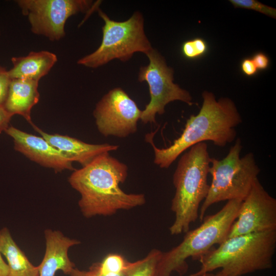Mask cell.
<instances>
[{"label": "cell", "mask_w": 276, "mask_h": 276, "mask_svg": "<svg viewBox=\"0 0 276 276\" xmlns=\"http://www.w3.org/2000/svg\"><path fill=\"white\" fill-rule=\"evenodd\" d=\"M242 149L241 141L238 138L223 159L211 158L209 173L212 181L199 212L201 222L213 204L225 200H243L258 178L260 169L254 154L249 152L240 157Z\"/></svg>", "instance_id": "6"}, {"label": "cell", "mask_w": 276, "mask_h": 276, "mask_svg": "<svg viewBox=\"0 0 276 276\" xmlns=\"http://www.w3.org/2000/svg\"><path fill=\"white\" fill-rule=\"evenodd\" d=\"M34 129L51 146L71 162L85 166L101 154L116 151L119 146L109 144H91L67 135L46 133L36 126Z\"/></svg>", "instance_id": "14"}, {"label": "cell", "mask_w": 276, "mask_h": 276, "mask_svg": "<svg viewBox=\"0 0 276 276\" xmlns=\"http://www.w3.org/2000/svg\"><path fill=\"white\" fill-rule=\"evenodd\" d=\"M130 262L118 254H109L101 262L93 264L89 270L91 273H119L124 272Z\"/></svg>", "instance_id": "19"}, {"label": "cell", "mask_w": 276, "mask_h": 276, "mask_svg": "<svg viewBox=\"0 0 276 276\" xmlns=\"http://www.w3.org/2000/svg\"><path fill=\"white\" fill-rule=\"evenodd\" d=\"M241 69L247 76H252L257 72V69L251 59L245 58L241 63Z\"/></svg>", "instance_id": "25"}, {"label": "cell", "mask_w": 276, "mask_h": 276, "mask_svg": "<svg viewBox=\"0 0 276 276\" xmlns=\"http://www.w3.org/2000/svg\"><path fill=\"white\" fill-rule=\"evenodd\" d=\"M142 111L125 91L117 87L102 98L93 114L102 135L124 138L136 132Z\"/></svg>", "instance_id": "10"}, {"label": "cell", "mask_w": 276, "mask_h": 276, "mask_svg": "<svg viewBox=\"0 0 276 276\" xmlns=\"http://www.w3.org/2000/svg\"><path fill=\"white\" fill-rule=\"evenodd\" d=\"M85 273L87 276H126L125 272L119 273H91L85 271Z\"/></svg>", "instance_id": "27"}, {"label": "cell", "mask_w": 276, "mask_h": 276, "mask_svg": "<svg viewBox=\"0 0 276 276\" xmlns=\"http://www.w3.org/2000/svg\"><path fill=\"white\" fill-rule=\"evenodd\" d=\"M162 251L152 249L142 259L130 263L125 271L126 276H157V267Z\"/></svg>", "instance_id": "18"}, {"label": "cell", "mask_w": 276, "mask_h": 276, "mask_svg": "<svg viewBox=\"0 0 276 276\" xmlns=\"http://www.w3.org/2000/svg\"><path fill=\"white\" fill-rule=\"evenodd\" d=\"M16 3L27 17L31 31L52 41L64 36L65 24L71 16L97 9L93 1L87 0H18Z\"/></svg>", "instance_id": "9"}, {"label": "cell", "mask_w": 276, "mask_h": 276, "mask_svg": "<svg viewBox=\"0 0 276 276\" xmlns=\"http://www.w3.org/2000/svg\"><path fill=\"white\" fill-rule=\"evenodd\" d=\"M211 159L205 142L193 145L180 158L173 176L175 191L171 210L175 219L169 227L171 235L187 233L199 217L200 203L209 189Z\"/></svg>", "instance_id": "4"}, {"label": "cell", "mask_w": 276, "mask_h": 276, "mask_svg": "<svg viewBox=\"0 0 276 276\" xmlns=\"http://www.w3.org/2000/svg\"><path fill=\"white\" fill-rule=\"evenodd\" d=\"M5 132L13 140L14 149L31 160L57 172L74 170L72 162L42 137L29 134L13 126H9Z\"/></svg>", "instance_id": "12"}, {"label": "cell", "mask_w": 276, "mask_h": 276, "mask_svg": "<svg viewBox=\"0 0 276 276\" xmlns=\"http://www.w3.org/2000/svg\"><path fill=\"white\" fill-rule=\"evenodd\" d=\"M251 59L257 70H264L269 66V59L263 53H257L254 55Z\"/></svg>", "instance_id": "23"}, {"label": "cell", "mask_w": 276, "mask_h": 276, "mask_svg": "<svg viewBox=\"0 0 276 276\" xmlns=\"http://www.w3.org/2000/svg\"><path fill=\"white\" fill-rule=\"evenodd\" d=\"M271 231H276V199L257 178L242 201L227 238Z\"/></svg>", "instance_id": "11"}, {"label": "cell", "mask_w": 276, "mask_h": 276, "mask_svg": "<svg viewBox=\"0 0 276 276\" xmlns=\"http://www.w3.org/2000/svg\"><path fill=\"white\" fill-rule=\"evenodd\" d=\"M208 49L206 42L202 38H196L183 43L181 51L183 56L190 59L198 58L204 55Z\"/></svg>", "instance_id": "20"}, {"label": "cell", "mask_w": 276, "mask_h": 276, "mask_svg": "<svg viewBox=\"0 0 276 276\" xmlns=\"http://www.w3.org/2000/svg\"><path fill=\"white\" fill-rule=\"evenodd\" d=\"M202 96L200 111L187 120L180 136L170 146L158 148L151 134L147 136L153 149L154 163L160 168H168L182 153L199 143L210 141L223 147L235 139V128L242 119L233 101L228 98L217 100L212 93L206 91Z\"/></svg>", "instance_id": "2"}, {"label": "cell", "mask_w": 276, "mask_h": 276, "mask_svg": "<svg viewBox=\"0 0 276 276\" xmlns=\"http://www.w3.org/2000/svg\"><path fill=\"white\" fill-rule=\"evenodd\" d=\"M12 67L8 71L11 79L39 81L48 74L57 61L56 55L49 51L31 52L27 56L11 58Z\"/></svg>", "instance_id": "16"}, {"label": "cell", "mask_w": 276, "mask_h": 276, "mask_svg": "<svg viewBox=\"0 0 276 276\" xmlns=\"http://www.w3.org/2000/svg\"><path fill=\"white\" fill-rule=\"evenodd\" d=\"M8 71L0 66V105H3L6 101L11 82Z\"/></svg>", "instance_id": "22"}, {"label": "cell", "mask_w": 276, "mask_h": 276, "mask_svg": "<svg viewBox=\"0 0 276 276\" xmlns=\"http://www.w3.org/2000/svg\"><path fill=\"white\" fill-rule=\"evenodd\" d=\"M0 250L9 267V276H39L35 266L14 241L6 227L0 230Z\"/></svg>", "instance_id": "17"}, {"label": "cell", "mask_w": 276, "mask_h": 276, "mask_svg": "<svg viewBox=\"0 0 276 276\" xmlns=\"http://www.w3.org/2000/svg\"><path fill=\"white\" fill-rule=\"evenodd\" d=\"M12 116L3 105H0V134L9 127V124Z\"/></svg>", "instance_id": "24"}, {"label": "cell", "mask_w": 276, "mask_h": 276, "mask_svg": "<svg viewBox=\"0 0 276 276\" xmlns=\"http://www.w3.org/2000/svg\"><path fill=\"white\" fill-rule=\"evenodd\" d=\"M242 201H227L218 212L204 217L200 226L186 233L178 245L163 252L157 264V276H170L173 272L183 275L188 270V258L198 260L215 245H219L224 241L237 217Z\"/></svg>", "instance_id": "5"}, {"label": "cell", "mask_w": 276, "mask_h": 276, "mask_svg": "<svg viewBox=\"0 0 276 276\" xmlns=\"http://www.w3.org/2000/svg\"><path fill=\"white\" fill-rule=\"evenodd\" d=\"M276 248V231L227 238L198 260L200 268L189 276H200L221 268L225 276H242L271 269Z\"/></svg>", "instance_id": "3"}, {"label": "cell", "mask_w": 276, "mask_h": 276, "mask_svg": "<svg viewBox=\"0 0 276 276\" xmlns=\"http://www.w3.org/2000/svg\"><path fill=\"white\" fill-rule=\"evenodd\" d=\"M97 10L104 21L102 42L95 51L79 59L78 64L96 68L115 59L127 61L136 52L146 54L152 49L145 33L140 12H135L127 20L116 21L100 9Z\"/></svg>", "instance_id": "7"}, {"label": "cell", "mask_w": 276, "mask_h": 276, "mask_svg": "<svg viewBox=\"0 0 276 276\" xmlns=\"http://www.w3.org/2000/svg\"><path fill=\"white\" fill-rule=\"evenodd\" d=\"M200 276H225V275L220 270L216 273H213V272H208Z\"/></svg>", "instance_id": "29"}, {"label": "cell", "mask_w": 276, "mask_h": 276, "mask_svg": "<svg viewBox=\"0 0 276 276\" xmlns=\"http://www.w3.org/2000/svg\"><path fill=\"white\" fill-rule=\"evenodd\" d=\"M229 2L237 8L252 10L272 18L276 17L275 9L265 5L255 0H229Z\"/></svg>", "instance_id": "21"}, {"label": "cell", "mask_w": 276, "mask_h": 276, "mask_svg": "<svg viewBox=\"0 0 276 276\" xmlns=\"http://www.w3.org/2000/svg\"><path fill=\"white\" fill-rule=\"evenodd\" d=\"M146 55L149 63L140 68L138 80L147 82L150 100L142 110L140 120L144 124L155 123L156 115L163 114L170 102L180 101L189 105L193 103L190 94L173 82V70L164 57L153 48Z\"/></svg>", "instance_id": "8"}, {"label": "cell", "mask_w": 276, "mask_h": 276, "mask_svg": "<svg viewBox=\"0 0 276 276\" xmlns=\"http://www.w3.org/2000/svg\"><path fill=\"white\" fill-rule=\"evenodd\" d=\"M70 275V276H87L85 273V270H80L76 267L74 268L73 269Z\"/></svg>", "instance_id": "28"}, {"label": "cell", "mask_w": 276, "mask_h": 276, "mask_svg": "<svg viewBox=\"0 0 276 276\" xmlns=\"http://www.w3.org/2000/svg\"><path fill=\"white\" fill-rule=\"evenodd\" d=\"M128 175L127 165L111 156L100 155L68 178L71 187L80 195L78 205L83 216H111L146 202L143 194L127 193L120 187Z\"/></svg>", "instance_id": "1"}, {"label": "cell", "mask_w": 276, "mask_h": 276, "mask_svg": "<svg viewBox=\"0 0 276 276\" xmlns=\"http://www.w3.org/2000/svg\"><path fill=\"white\" fill-rule=\"evenodd\" d=\"M44 233L45 250L41 263L37 266L39 276H55L58 270L70 275L75 265L69 258L68 251L70 247L81 242L65 236L59 231L46 229Z\"/></svg>", "instance_id": "13"}, {"label": "cell", "mask_w": 276, "mask_h": 276, "mask_svg": "<svg viewBox=\"0 0 276 276\" xmlns=\"http://www.w3.org/2000/svg\"><path fill=\"white\" fill-rule=\"evenodd\" d=\"M2 255L0 250V276H9V267L3 259Z\"/></svg>", "instance_id": "26"}, {"label": "cell", "mask_w": 276, "mask_h": 276, "mask_svg": "<svg viewBox=\"0 0 276 276\" xmlns=\"http://www.w3.org/2000/svg\"><path fill=\"white\" fill-rule=\"evenodd\" d=\"M38 81L11 79L8 95L4 104L5 108L13 116H22L33 126L31 112L39 100Z\"/></svg>", "instance_id": "15"}]
</instances>
